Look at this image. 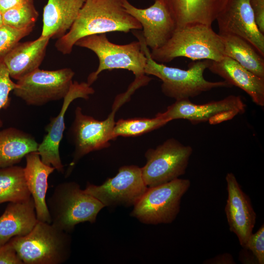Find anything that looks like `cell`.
<instances>
[{"label": "cell", "mask_w": 264, "mask_h": 264, "mask_svg": "<svg viewBox=\"0 0 264 264\" xmlns=\"http://www.w3.org/2000/svg\"><path fill=\"white\" fill-rule=\"evenodd\" d=\"M137 29H142L141 24L125 11L121 0H86L68 32L58 39L55 46L69 54L83 37Z\"/></svg>", "instance_id": "6da1fadb"}, {"label": "cell", "mask_w": 264, "mask_h": 264, "mask_svg": "<svg viewBox=\"0 0 264 264\" xmlns=\"http://www.w3.org/2000/svg\"><path fill=\"white\" fill-rule=\"evenodd\" d=\"M133 33L147 58L145 74L156 76L162 81L161 91L167 97L176 101L190 99L214 88L232 87L225 81L211 82L204 78V72L208 68L210 60L197 61L187 69L168 66L155 61L151 56L142 34Z\"/></svg>", "instance_id": "7a4b0ae2"}, {"label": "cell", "mask_w": 264, "mask_h": 264, "mask_svg": "<svg viewBox=\"0 0 264 264\" xmlns=\"http://www.w3.org/2000/svg\"><path fill=\"white\" fill-rule=\"evenodd\" d=\"M150 55L158 63H169L177 57L218 61L225 56L220 35L212 26L204 24L188 25L176 30L162 46L152 50Z\"/></svg>", "instance_id": "3957f363"}, {"label": "cell", "mask_w": 264, "mask_h": 264, "mask_svg": "<svg viewBox=\"0 0 264 264\" xmlns=\"http://www.w3.org/2000/svg\"><path fill=\"white\" fill-rule=\"evenodd\" d=\"M75 45L91 50L98 58L97 70L91 73L87 79V83L90 86L103 70L114 69L132 71L135 75L133 82L140 87L147 85L152 79L145 75L147 58L139 41L117 44L110 42L106 34H101L83 37Z\"/></svg>", "instance_id": "277c9868"}, {"label": "cell", "mask_w": 264, "mask_h": 264, "mask_svg": "<svg viewBox=\"0 0 264 264\" xmlns=\"http://www.w3.org/2000/svg\"><path fill=\"white\" fill-rule=\"evenodd\" d=\"M9 242L23 264H62L69 259L71 252L68 233L38 220L28 234Z\"/></svg>", "instance_id": "5b68a950"}, {"label": "cell", "mask_w": 264, "mask_h": 264, "mask_svg": "<svg viewBox=\"0 0 264 264\" xmlns=\"http://www.w3.org/2000/svg\"><path fill=\"white\" fill-rule=\"evenodd\" d=\"M46 204L51 223L67 233L72 232L79 223H94L98 213L105 207L73 181L58 184Z\"/></svg>", "instance_id": "8992f818"}, {"label": "cell", "mask_w": 264, "mask_h": 264, "mask_svg": "<svg viewBox=\"0 0 264 264\" xmlns=\"http://www.w3.org/2000/svg\"><path fill=\"white\" fill-rule=\"evenodd\" d=\"M190 185L189 179L178 178L148 187L133 206L131 215L145 224L171 223L178 214L182 197Z\"/></svg>", "instance_id": "52a82bcc"}, {"label": "cell", "mask_w": 264, "mask_h": 264, "mask_svg": "<svg viewBox=\"0 0 264 264\" xmlns=\"http://www.w3.org/2000/svg\"><path fill=\"white\" fill-rule=\"evenodd\" d=\"M129 98L125 93L117 96L112 111L106 119L101 121L84 114L81 108H76L74 119L68 132L75 149L67 175L84 156L91 152L109 147L110 141L113 140L112 131L115 123L114 115Z\"/></svg>", "instance_id": "ba28073f"}, {"label": "cell", "mask_w": 264, "mask_h": 264, "mask_svg": "<svg viewBox=\"0 0 264 264\" xmlns=\"http://www.w3.org/2000/svg\"><path fill=\"white\" fill-rule=\"evenodd\" d=\"M193 148L172 138L145 154L146 163L142 168V177L148 187L162 184L185 173Z\"/></svg>", "instance_id": "9c48e42d"}, {"label": "cell", "mask_w": 264, "mask_h": 264, "mask_svg": "<svg viewBox=\"0 0 264 264\" xmlns=\"http://www.w3.org/2000/svg\"><path fill=\"white\" fill-rule=\"evenodd\" d=\"M74 74L70 68L55 70L38 68L18 80L13 93L30 106H40L63 99L69 90Z\"/></svg>", "instance_id": "30bf717a"}, {"label": "cell", "mask_w": 264, "mask_h": 264, "mask_svg": "<svg viewBox=\"0 0 264 264\" xmlns=\"http://www.w3.org/2000/svg\"><path fill=\"white\" fill-rule=\"evenodd\" d=\"M245 109L246 104L240 96L230 95L202 104H194L190 99L177 100L169 106L166 111L156 115L168 122L183 119L194 125L206 122L216 125L243 113Z\"/></svg>", "instance_id": "8fae6325"}, {"label": "cell", "mask_w": 264, "mask_h": 264, "mask_svg": "<svg viewBox=\"0 0 264 264\" xmlns=\"http://www.w3.org/2000/svg\"><path fill=\"white\" fill-rule=\"evenodd\" d=\"M147 188L141 168L127 165L120 167L114 177L107 179L100 185L88 183L84 191L105 207H130L136 203Z\"/></svg>", "instance_id": "7c38bea8"}, {"label": "cell", "mask_w": 264, "mask_h": 264, "mask_svg": "<svg viewBox=\"0 0 264 264\" xmlns=\"http://www.w3.org/2000/svg\"><path fill=\"white\" fill-rule=\"evenodd\" d=\"M216 21L219 34L240 37L264 57V34L257 26L249 0H227Z\"/></svg>", "instance_id": "4fadbf2b"}, {"label": "cell", "mask_w": 264, "mask_h": 264, "mask_svg": "<svg viewBox=\"0 0 264 264\" xmlns=\"http://www.w3.org/2000/svg\"><path fill=\"white\" fill-rule=\"evenodd\" d=\"M94 90L87 82H73L69 91L63 99L59 114L50 120L45 128L46 134L39 144L37 152L42 161L52 166L59 172L63 173L64 166L60 153L59 146L65 129V116L70 104L75 99L81 98L88 99Z\"/></svg>", "instance_id": "5bb4252c"}, {"label": "cell", "mask_w": 264, "mask_h": 264, "mask_svg": "<svg viewBox=\"0 0 264 264\" xmlns=\"http://www.w3.org/2000/svg\"><path fill=\"white\" fill-rule=\"evenodd\" d=\"M125 11L141 25L145 42L152 50L162 46L172 36L176 27L170 14L158 0L146 8H139L128 0H121Z\"/></svg>", "instance_id": "9a60e30c"}, {"label": "cell", "mask_w": 264, "mask_h": 264, "mask_svg": "<svg viewBox=\"0 0 264 264\" xmlns=\"http://www.w3.org/2000/svg\"><path fill=\"white\" fill-rule=\"evenodd\" d=\"M228 197L225 213L229 230L237 237L244 247L255 226L256 214L249 197L243 191L235 176L228 173L225 176Z\"/></svg>", "instance_id": "2e32d148"}, {"label": "cell", "mask_w": 264, "mask_h": 264, "mask_svg": "<svg viewBox=\"0 0 264 264\" xmlns=\"http://www.w3.org/2000/svg\"><path fill=\"white\" fill-rule=\"evenodd\" d=\"M173 19L176 30L195 24L212 26L227 0H158Z\"/></svg>", "instance_id": "e0dca14e"}, {"label": "cell", "mask_w": 264, "mask_h": 264, "mask_svg": "<svg viewBox=\"0 0 264 264\" xmlns=\"http://www.w3.org/2000/svg\"><path fill=\"white\" fill-rule=\"evenodd\" d=\"M208 69L232 86L244 91L257 105L264 106V78L257 76L226 56L218 61H211Z\"/></svg>", "instance_id": "ac0fdd59"}, {"label": "cell", "mask_w": 264, "mask_h": 264, "mask_svg": "<svg viewBox=\"0 0 264 264\" xmlns=\"http://www.w3.org/2000/svg\"><path fill=\"white\" fill-rule=\"evenodd\" d=\"M49 39L41 36L34 41L18 43L3 61L10 77L18 81L38 68Z\"/></svg>", "instance_id": "d6986e66"}, {"label": "cell", "mask_w": 264, "mask_h": 264, "mask_svg": "<svg viewBox=\"0 0 264 264\" xmlns=\"http://www.w3.org/2000/svg\"><path fill=\"white\" fill-rule=\"evenodd\" d=\"M25 157L24 176L28 189L34 201L37 219L51 223L46 195L48 178L55 169L52 166L44 163L37 152L29 153Z\"/></svg>", "instance_id": "ffe728a7"}, {"label": "cell", "mask_w": 264, "mask_h": 264, "mask_svg": "<svg viewBox=\"0 0 264 264\" xmlns=\"http://www.w3.org/2000/svg\"><path fill=\"white\" fill-rule=\"evenodd\" d=\"M37 221L32 197L24 201L9 202L0 216V246L15 237L28 234Z\"/></svg>", "instance_id": "44dd1931"}, {"label": "cell", "mask_w": 264, "mask_h": 264, "mask_svg": "<svg viewBox=\"0 0 264 264\" xmlns=\"http://www.w3.org/2000/svg\"><path fill=\"white\" fill-rule=\"evenodd\" d=\"M86 0H48L43 10L41 36L59 39L67 33Z\"/></svg>", "instance_id": "7402d4cb"}, {"label": "cell", "mask_w": 264, "mask_h": 264, "mask_svg": "<svg viewBox=\"0 0 264 264\" xmlns=\"http://www.w3.org/2000/svg\"><path fill=\"white\" fill-rule=\"evenodd\" d=\"M39 143L31 134L15 128L0 131V169L16 165Z\"/></svg>", "instance_id": "603a6c76"}, {"label": "cell", "mask_w": 264, "mask_h": 264, "mask_svg": "<svg viewBox=\"0 0 264 264\" xmlns=\"http://www.w3.org/2000/svg\"><path fill=\"white\" fill-rule=\"evenodd\" d=\"M224 56L229 57L257 76L264 78V57L247 41L230 34H219Z\"/></svg>", "instance_id": "cb8c5ba5"}, {"label": "cell", "mask_w": 264, "mask_h": 264, "mask_svg": "<svg viewBox=\"0 0 264 264\" xmlns=\"http://www.w3.org/2000/svg\"><path fill=\"white\" fill-rule=\"evenodd\" d=\"M31 197L24 168L14 165L0 169V204L24 201Z\"/></svg>", "instance_id": "d4e9b609"}, {"label": "cell", "mask_w": 264, "mask_h": 264, "mask_svg": "<svg viewBox=\"0 0 264 264\" xmlns=\"http://www.w3.org/2000/svg\"><path fill=\"white\" fill-rule=\"evenodd\" d=\"M168 122L156 115L153 118H134L119 119L112 131L113 140L118 136H137L157 129Z\"/></svg>", "instance_id": "484cf974"}, {"label": "cell", "mask_w": 264, "mask_h": 264, "mask_svg": "<svg viewBox=\"0 0 264 264\" xmlns=\"http://www.w3.org/2000/svg\"><path fill=\"white\" fill-rule=\"evenodd\" d=\"M38 16L34 0H26L2 13L3 25L17 29L33 28Z\"/></svg>", "instance_id": "4316f807"}, {"label": "cell", "mask_w": 264, "mask_h": 264, "mask_svg": "<svg viewBox=\"0 0 264 264\" xmlns=\"http://www.w3.org/2000/svg\"><path fill=\"white\" fill-rule=\"evenodd\" d=\"M32 30L33 28L17 29L6 25L0 27V63L3 62L12 48Z\"/></svg>", "instance_id": "83f0119b"}, {"label": "cell", "mask_w": 264, "mask_h": 264, "mask_svg": "<svg viewBox=\"0 0 264 264\" xmlns=\"http://www.w3.org/2000/svg\"><path fill=\"white\" fill-rule=\"evenodd\" d=\"M17 87V83L12 81L4 64L0 63V110L6 109L9 106V93ZM1 126L2 123L0 120V127Z\"/></svg>", "instance_id": "f1b7e54d"}, {"label": "cell", "mask_w": 264, "mask_h": 264, "mask_svg": "<svg viewBox=\"0 0 264 264\" xmlns=\"http://www.w3.org/2000/svg\"><path fill=\"white\" fill-rule=\"evenodd\" d=\"M243 248L249 250L256 258L259 264H264V225L249 237Z\"/></svg>", "instance_id": "f546056e"}, {"label": "cell", "mask_w": 264, "mask_h": 264, "mask_svg": "<svg viewBox=\"0 0 264 264\" xmlns=\"http://www.w3.org/2000/svg\"><path fill=\"white\" fill-rule=\"evenodd\" d=\"M0 264H23L9 242L0 246Z\"/></svg>", "instance_id": "4dcf8cb0"}, {"label": "cell", "mask_w": 264, "mask_h": 264, "mask_svg": "<svg viewBox=\"0 0 264 264\" xmlns=\"http://www.w3.org/2000/svg\"><path fill=\"white\" fill-rule=\"evenodd\" d=\"M256 23L259 30L264 34V0H249Z\"/></svg>", "instance_id": "1f68e13d"}, {"label": "cell", "mask_w": 264, "mask_h": 264, "mask_svg": "<svg viewBox=\"0 0 264 264\" xmlns=\"http://www.w3.org/2000/svg\"><path fill=\"white\" fill-rule=\"evenodd\" d=\"M203 263L207 264H234L235 262L230 254L224 253L206 260Z\"/></svg>", "instance_id": "d6a6232c"}, {"label": "cell", "mask_w": 264, "mask_h": 264, "mask_svg": "<svg viewBox=\"0 0 264 264\" xmlns=\"http://www.w3.org/2000/svg\"><path fill=\"white\" fill-rule=\"evenodd\" d=\"M26 0H0V11L2 13L6 10L18 6Z\"/></svg>", "instance_id": "836d02e7"}, {"label": "cell", "mask_w": 264, "mask_h": 264, "mask_svg": "<svg viewBox=\"0 0 264 264\" xmlns=\"http://www.w3.org/2000/svg\"><path fill=\"white\" fill-rule=\"evenodd\" d=\"M3 25L2 13L0 11V27Z\"/></svg>", "instance_id": "e575fe53"}]
</instances>
